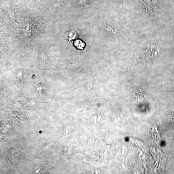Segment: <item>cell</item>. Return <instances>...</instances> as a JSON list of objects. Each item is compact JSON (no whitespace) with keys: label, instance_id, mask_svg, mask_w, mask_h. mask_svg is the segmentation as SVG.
<instances>
[{"label":"cell","instance_id":"obj_2","mask_svg":"<svg viewBox=\"0 0 174 174\" xmlns=\"http://www.w3.org/2000/svg\"><path fill=\"white\" fill-rule=\"evenodd\" d=\"M74 46L78 50H83L85 47V44L80 40H77L75 42Z\"/></svg>","mask_w":174,"mask_h":174},{"label":"cell","instance_id":"obj_3","mask_svg":"<svg viewBox=\"0 0 174 174\" xmlns=\"http://www.w3.org/2000/svg\"><path fill=\"white\" fill-rule=\"evenodd\" d=\"M68 37H69V38L68 39L69 40L75 39L77 36V33L74 31L72 30L69 32L67 34Z\"/></svg>","mask_w":174,"mask_h":174},{"label":"cell","instance_id":"obj_1","mask_svg":"<svg viewBox=\"0 0 174 174\" xmlns=\"http://www.w3.org/2000/svg\"><path fill=\"white\" fill-rule=\"evenodd\" d=\"M159 51V48L157 46H151L147 49L145 55L148 59L153 58L158 54Z\"/></svg>","mask_w":174,"mask_h":174}]
</instances>
